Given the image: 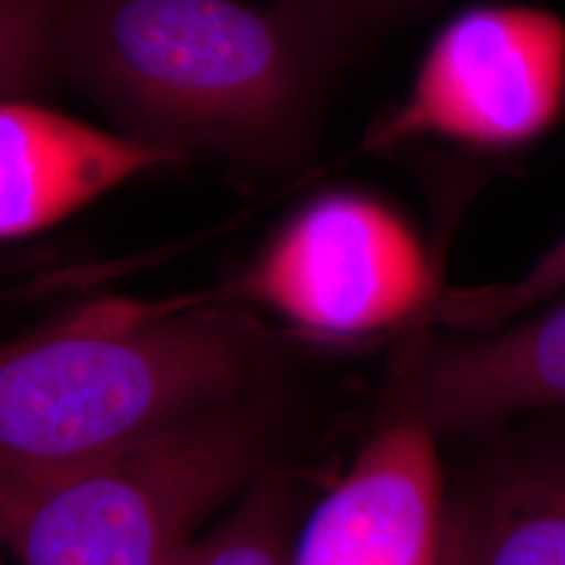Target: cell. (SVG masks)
<instances>
[{
	"instance_id": "1",
	"label": "cell",
	"mask_w": 565,
	"mask_h": 565,
	"mask_svg": "<svg viewBox=\"0 0 565 565\" xmlns=\"http://www.w3.org/2000/svg\"><path fill=\"white\" fill-rule=\"evenodd\" d=\"M348 55L302 4L55 0L49 81L139 141L279 177L312 162Z\"/></svg>"
},
{
	"instance_id": "2",
	"label": "cell",
	"mask_w": 565,
	"mask_h": 565,
	"mask_svg": "<svg viewBox=\"0 0 565 565\" xmlns=\"http://www.w3.org/2000/svg\"><path fill=\"white\" fill-rule=\"evenodd\" d=\"M263 324L203 300L105 302L11 343L0 359V478L137 445L277 390Z\"/></svg>"
},
{
	"instance_id": "3",
	"label": "cell",
	"mask_w": 565,
	"mask_h": 565,
	"mask_svg": "<svg viewBox=\"0 0 565 565\" xmlns=\"http://www.w3.org/2000/svg\"><path fill=\"white\" fill-rule=\"evenodd\" d=\"M277 390L137 445L0 478V532L18 565H174L205 524L277 469Z\"/></svg>"
},
{
	"instance_id": "4",
	"label": "cell",
	"mask_w": 565,
	"mask_h": 565,
	"mask_svg": "<svg viewBox=\"0 0 565 565\" xmlns=\"http://www.w3.org/2000/svg\"><path fill=\"white\" fill-rule=\"evenodd\" d=\"M564 109V21L536 7L478 4L446 23L363 149L446 141L503 162L541 141Z\"/></svg>"
},
{
	"instance_id": "5",
	"label": "cell",
	"mask_w": 565,
	"mask_h": 565,
	"mask_svg": "<svg viewBox=\"0 0 565 565\" xmlns=\"http://www.w3.org/2000/svg\"><path fill=\"white\" fill-rule=\"evenodd\" d=\"M440 264L382 203L331 193L310 203L243 277V298L306 335L363 342L411 329L440 300Z\"/></svg>"
},
{
	"instance_id": "6",
	"label": "cell",
	"mask_w": 565,
	"mask_h": 565,
	"mask_svg": "<svg viewBox=\"0 0 565 565\" xmlns=\"http://www.w3.org/2000/svg\"><path fill=\"white\" fill-rule=\"evenodd\" d=\"M390 415L298 530L291 565H445L440 438L390 384Z\"/></svg>"
},
{
	"instance_id": "7",
	"label": "cell",
	"mask_w": 565,
	"mask_h": 565,
	"mask_svg": "<svg viewBox=\"0 0 565 565\" xmlns=\"http://www.w3.org/2000/svg\"><path fill=\"white\" fill-rule=\"evenodd\" d=\"M482 452L448 490L461 565H565V411L471 440Z\"/></svg>"
},
{
	"instance_id": "8",
	"label": "cell",
	"mask_w": 565,
	"mask_h": 565,
	"mask_svg": "<svg viewBox=\"0 0 565 565\" xmlns=\"http://www.w3.org/2000/svg\"><path fill=\"white\" fill-rule=\"evenodd\" d=\"M415 401L440 440H478L545 411H565V300L497 331L429 340Z\"/></svg>"
},
{
	"instance_id": "9",
	"label": "cell",
	"mask_w": 565,
	"mask_h": 565,
	"mask_svg": "<svg viewBox=\"0 0 565 565\" xmlns=\"http://www.w3.org/2000/svg\"><path fill=\"white\" fill-rule=\"evenodd\" d=\"M186 156L65 118L28 99L0 107V235L20 239L121 182Z\"/></svg>"
},
{
	"instance_id": "10",
	"label": "cell",
	"mask_w": 565,
	"mask_h": 565,
	"mask_svg": "<svg viewBox=\"0 0 565 565\" xmlns=\"http://www.w3.org/2000/svg\"><path fill=\"white\" fill-rule=\"evenodd\" d=\"M302 501L294 473L275 469L184 546L174 565H291Z\"/></svg>"
},
{
	"instance_id": "11",
	"label": "cell",
	"mask_w": 565,
	"mask_h": 565,
	"mask_svg": "<svg viewBox=\"0 0 565 565\" xmlns=\"http://www.w3.org/2000/svg\"><path fill=\"white\" fill-rule=\"evenodd\" d=\"M562 294H565V231L518 279L445 291L436 306V323L448 324L467 335L490 333L524 319Z\"/></svg>"
},
{
	"instance_id": "12",
	"label": "cell",
	"mask_w": 565,
	"mask_h": 565,
	"mask_svg": "<svg viewBox=\"0 0 565 565\" xmlns=\"http://www.w3.org/2000/svg\"><path fill=\"white\" fill-rule=\"evenodd\" d=\"M429 0H302L308 15L338 42L348 57L371 36L406 20Z\"/></svg>"
},
{
	"instance_id": "13",
	"label": "cell",
	"mask_w": 565,
	"mask_h": 565,
	"mask_svg": "<svg viewBox=\"0 0 565 565\" xmlns=\"http://www.w3.org/2000/svg\"><path fill=\"white\" fill-rule=\"evenodd\" d=\"M448 534V532H446ZM445 565H461V557H459V551L455 541L450 539V534L446 536L445 541Z\"/></svg>"
},
{
	"instance_id": "14",
	"label": "cell",
	"mask_w": 565,
	"mask_h": 565,
	"mask_svg": "<svg viewBox=\"0 0 565 565\" xmlns=\"http://www.w3.org/2000/svg\"><path fill=\"white\" fill-rule=\"evenodd\" d=\"M270 2H281V4H300L302 0H270Z\"/></svg>"
}]
</instances>
